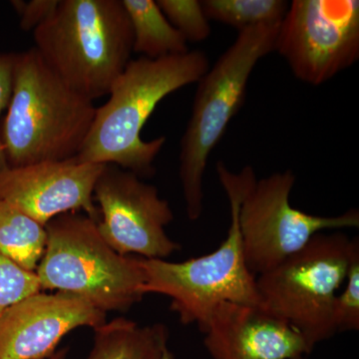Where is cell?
<instances>
[{
	"label": "cell",
	"instance_id": "6da1fadb",
	"mask_svg": "<svg viewBox=\"0 0 359 359\" xmlns=\"http://www.w3.org/2000/svg\"><path fill=\"white\" fill-rule=\"evenodd\" d=\"M208 69L209 59L201 50L159 59L141 56L130 61L111 87L107 102L96 107L76 160L116 165L140 178L154 175L153 164L166 138L145 141L141 137L143 127L165 97L197 83Z\"/></svg>",
	"mask_w": 359,
	"mask_h": 359
},
{
	"label": "cell",
	"instance_id": "7a4b0ae2",
	"mask_svg": "<svg viewBox=\"0 0 359 359\" xmlns=\"http://www.w3.org/2000/svg\"><path fill=\"white\" fill-rule=\"evenodd\" d=\"M45 65L68 87L92 101L111 87L133 53V32L122 0H59L33 30Z\"/></svg>",
	"mask_w": 359,
	"mask_h": 359
},
{
	"label": "cell",
	"instance_id": "3957f363",
	"mask_svg": "<svg viewBox=\"0 0 359 359\" xmlns=\"http://www.w3.org/2000/svg\"><path fill=\"white\" fill-rule=\"evenodd\" d=\"M95 112L94 103L68 88L33 47L16 53L13 96L0 127L7 165L74 159Z\"/></svg>",
	"mask_w": 359,
	"mask_h": 359
},
{
	"label": "cell",
	"instance_id": "277c9868",
	"mask_svg": "<svg viewBox=\"0 0 359 359\" xmlns=\"http://www.w3.org/2000/svg\"><path fill=\"white\" fill-rule=\"evenodd\" d=\"M217 173L231 207L228 236L218 249L181 263L141 259L144 294L166 295L180 321L185 325L195 323L202 332L224 302L261 306L257 276L248 268L238 226L243 196L256 174L250 166L233 173L223 162L217 164Z\"/></svg>",
	"mask_w": 359,
	"mask_h": 359
},
{
	"label": "cell",
	"instance_id": "5b68a950",
	"mask_svg": "<svg viewBox=\"0 0 359 359\" xmlns=\"http://www.w3.org/2000/svg\"><path fill=\"white\" fill-rule=\"evenodd\" d=\"M280 25L238 32L237 39L197 82L192 114L180 151V180L191 221L199 219L204 210L208 159L244 104L248 83L257 62L275 51Z\"/></svg>",
	"mask_w": 359,
	"mask_h": 359
},
{
	"label": "cell",
	"instance_id": "8992f818",
	"mask_svg": "<svg viewBox=\"0 0 359 359\" xmlns=\"http://www.w3.org/2000/svg\"><path fill=\"white\" fill-rule=\"evenodd\" d=\"M44 254L36 273L42 290L77 295L104 313L127 311L144 294L141 259L122 256L104 241L97 222L66 212L45 226Z\"/></svg>",
	"mask_w": 359,
	"mask_h": 359
},
{
	"label": "cell",
	"instance_id": "52a82bcc",
	"mask_svg": "<svg viewBox=\"0 0 359 359\" xmlns=\"http://www.w3.org/2000/svg\"><path fill=\"white\" fill-rule=\"evenodd\" d=\"M351 238L316 233L299 252L257 276L261 306L299 332L311 349L337 334V290L346 282Z\"/></svg>",
	"mask_w": 359,
	"mask_h": 359
},
{
	"label": "cell",
	"instance_id": "ba28073f",
	"mask_svg": "<svg viewBox=\"0 0 359 359\" xmlns=\"http://www.w3.org/2000/svg\"><path fill=\"white\" fill-rule=\"evenodd\" d=\"M295 183L290 170L261 180L245 189L238 226L245 262L255 276L275 269L325 230L358 228V210L339 216L320 217L295 209L290 196Z\"/></svg>",
	"mask_w": 359,
	"mask_h": 359
},
{
	"label": "cell",
	"instance_id": "9c48e42d",
	"mask_svg": "<svg viewBox=\"0 0 359 359\" xmlns=\"http://www.w3.org/2000/svg\"><path fill=\"white\" fill-rule=\"evenodd\" d=\"M275 50L295 77L318 86L359 58L358 0H294L278 27Z\"/></svg>",
	"mask_w": 359,
	"mask_h": 359
},
{
	"label": "cell",
	"instance_id": "30bf717a",
	"mask_svg": "<svg viewBox=\"0 0 359 359\" xmlns=\"http://www.w3.org/2000/svg\"><path fill=\"white\" fill-rule=\"evenodd\" d=\"M93 198L100 212L99 233L118 254L164 259L181 248L166 233L174 219L169 203L136 174L105 165Z\"/></svg>",
	"mask_w": 359,
	"mask_h": 359
},
{
	"label": "cell",
	"instance_id": "8fae6325",
	"mask_svg": "<svg viewBox=\"0 0 359 359\" xmlns=\"http://www.w3.org/2000/svg\"><path fill=\"white\" fill-rule=\"evenodd\" d=\"M104 166L74 158L8 167L0 172V200L44 226L52 219L71 212H83L98 223L100 212L93 194Z\"/></svg>",
	"mask_w": 359,
	"mask_h": 359
},
{
	"label": "cell",
	"instance_id": "7c38bea8",
	"mask_svg": "<svg viewBox=\"0 0 359 359\" xmlns=\"http://www.w3.org/2000/svg\"><path fill=\"white\" fill-rule=\"evenodd\" d=\"M106 313L77 295L37 292L0 314V359H48L77 327H101Z\"/></svg>",
	"mask_w": 359,
	"mask_h": 359
},
{
	"label": "cell",
	"instance_id": "4fadbf2b",
	"mask_svg": "<svg viewBox=\"0 0 359 359\" xmlns=\"http://www.w3.org/2000/svg\"><path fill=\"white\" fill-rule=\"evenodd\" d=\"M203 334L212 359H304L313 351L297 330L261 306L224 302Z\"/></svg>",
	"mask_w": 359,
	"mask_h": 359
},
{
	"label": "cell",
	"instance_id": "5bb4252c",
	"mask_svg": "<svg viewBox=\"0 0 359 359\" xmlns=\"http://www.w3.org/2000/svg\"><path fill=\"white\" fill-rule=\"evenodd\" d=\"M94 344L86 359H162L169 330L162 323L140 327L126 318L95 328Z\"/></svg>",
	"mask_w": 359,
	"mask_h": 359
},
{
	"label": "cell",
	"instance_id": "9a60e30c",
	"mask_svg": "<svg viewBox=\"0 0 359 359\" xmlns=\"http://www.w3.org/2000/svg\"><path fill=\"white\" fill-rule=\"evenodd\" d=\"M133 32V52L159 59L189 51L188 42L161 11L155 0H122Z\"/></svg>",
	"mask_w": 359,
	"mask_h": 359
},
{
	"label": "cell",
	"instance_id": "2e32d148",
	"mask_svg": "<svg viewBox=\"0 0 359 359\" xmlns=\"http://www.w3.org/2000/svg\"><path fill=\"white\" fill-rule=\"evenodd\" d=\"M45 226L0 200V252L27 271H36L46 247Z\"/></svg>",
	"mask_w": 359,
	"mask_h": 359
},
{
	"label": "cell",
	"instance_id": "e0dca14e",
	"mask_svg": "<svg viewBox=\"0 0 359 359\" xmlns=\"http://www.w3.org/2000/svg\"><path fill=\"white\" fill-rule=\"evenodd\" d=\"M208 20L233 26L238 32L259 25H280L289 8L283 0H205Z\"/></svg>",
	"mask_w": 359,
	"mask_h": 359
},
{
	"label": "cell",
	"instance_id": "ac0fdd59",
	"mask_svg": "<svg viewBox=\"0 0 359 359\" xmlns=\"http://www.w3.org/2000/svg\"><path fill=\"white\" fill-rule=\"evenodd\" d=\"M169 22L188 41H204L211 34L209 20L198 0H157Z\"/></svg>",
	"mask_w": 359,
	"mask_h": 359
},
{
	"label": "cell",
	"instance_id": "d6986e66",
	"mask_svg": "<svg viewBox=\"0 0 359 359\" xmlns=\"http://www.w3.org/2000/svg\"><path fill=\"white\" fill-rule=\"evenodd\" d=\"M346 287L337 295L334 318L337 332L359 330V240L351 238Z\"/></svg>",
	"mask_w": 359,
	"mask_h": 359
},
{
	"label": "cell",
	"instance_id": "ffe728a7",
	"mask_svg": "<svg viewBox=\"0 0 359 359\" xmlns=\"http://www.w3.org/2000/svg\"><path fill=\"white\" fill-rule=\"evenodd\" d=\"M41 290L35 271L23 269L0 252V314Z\"/></svg>",
	"mask_w": 359,
	"mask_h": 359
},
{
	"label": "cell",
	"instance_id": "44dd1931",
	"mask_svg": "<svg viewBox=\"0 0 359 359\" xmlns=\"http://www.w3.org/2000/svg\"><path fill=\"white\" fill-rule=\"evenodd\" d=\"M59 0H32L13 1L11 4L20 16V27L25 32H33L55 11Z\"/></svg>",
	"mask_w": 359,
	"mask_h": 359
},
{
	"label": "cell",
	"instance_id": "7402d4cb",
	"mask_svg": "<svg viewBox=\"0 0 359 359\" xmlns=\"http://www.w3.org/2000/svg\"><path fill=\"white\" fill-rule=\"evenodd\" d=\"M16 53H0V115L2 111L7 109L13 90L14 66H15ZM6 154L2 145L0 135V172L7 169Z\"/></svg>",
	"mask_w": 359,
	"mask_h": 359
},
{
	"label": "cell",
	"instance_id": "603a6c76",
	"mask_svg": "<svg viewBox=\"0 0 359 359\" xmlns=\"http://www.w3.org/2000/svg\"><path fill=\"white\" fill-rule=\"evenodd\" d=\"M68 349L62 348L60 351H56L50 358L48 359H66L67 358Z\"/></svg>",
	"mask_w": 359,
	"mask_h": 359
},
{
	"label": "cell",
	"instance_id": "cb8c5ba5",
	"mask_svg": "<svg viewBox=\"0 0 359 359\" xmlns=\"http://www.w3.org/2000/svg\"><path fill=\"white\" fill-rule=\"evenodd\" d=\"M162 359H176L175 358L174 353H172L171 351H170L168 347L165 348L164 353H163V358Z\"/></svg>",
	"mask_w": 359,
	"mask_h": 359
}]
</instances>
